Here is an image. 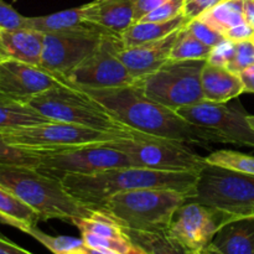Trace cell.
<instances>
[{
  "label": "cell",
  "mask_w": 254,
  "mask_h": 254,
  "mask_svg": "<svg viewBox=\"0 0 254 254\" xmlns=\"http://www.w3.org/2000/svg\"><path fill=\"white\" fill-rule=\"evenodd\" d=\"M84 254H121L118 252H113V251H106V250H96V248L87 247L86 253Z\"/></svg>",
  "instance_id": "cell-43"
},
{
  "label": "cell",
  "mask_w": 254,
  "mask_h": 254,
  "mask_svg": "<svg viewBox=\"0 0 254 254\" xmlns=\"http://www.w3.org/2000/svg\"><path fill=\"white\" fill-rule=\"evenodd\" d=\"M0 235H1V233H0Z\"/></svg>",
  "instance_id": "cell-47"
},
{
  "label": "cell",
  "mask_w": 254,
  "mask_h": 254,
  "mask_svg": "<svg viewBox=\"0 0 254 254\" xmlns=\"http://www.w3.org/2000/svg\"><path fill=\"white\" fill-rule=\"evenodd\" d=\"M191 254H221V253H218V252H216V251L211 250V248L206 247L205 250H201V251H198V252H191Z\"/></svg>",
  "instance_id": "cell-44"
},
{
  "label": "cell",
  "mask_w": 254,
  "mask_h": 254,
  "mask_svg": "<svg viewBox=\"0 0 254 254\" xmlns=\"http://www.w3.org/2000/svg\"><path fill=\"white\" fill-rule=\"evenodd\" d=\"M131 166L129 159L107 143L42 150L37 170L61 180L66 175H86L114 168Z\"/></svg>",
  "instance_id": "cell-11"
},
{
  "label": "cell",
  "mask_w": 254,
  "mask_h": 254,
  "mask_svg": "<svg viewBox=\"0 0 254 254\" xmlns=\"http://www.w3.org/2000/svg\"><path fill=\"white\" fill-rule=\"evenodd\" d=\"M221 1L222 0H184V15L190 21L198 19L201 15Z\"/></svg>",
  "instance_id": "cell-37"
},
{
  "label": "cell",
  "mask_w": 254,
  "mask_h": 254,
  "mask_svg": "<svg viewBox=\"0 0 254 254\" xmlns=\"http://www.w3.org/2000/svg\"><path fill=\"white\" fill-rule=\"evenodd\" d=\"M184 14V0H168L151 10L139 21H166Z\"/></svg>",
  "instance_id": "cell-34"
},
{
  "label": "cell",
  "mask_w": 254,
  "mask_h": 254,
  "mask_svg": "<svg viewBox=\"0 0 254 254\" xmlns=\"http://www.w3.org/2000/svg\"><path fill=\"white\" fill-rule=\"evenodd\" d=\"M201 84L205 101L215 103H227L245 93V87L240 74L230 71L227 67L206 61L201 73Z\"/></svg>",
  "instance_id": "cell-19"
},
{
  "label": "cell",
  "mask_w": 254,
  "mask_h": 254,
  "mask_svg": "<svg viewBox=\"0 0 254 254\" xmlns=\"http://www.w3.org/2000/svg\"><path fill=\"white\" fill-rule=\"evenodd\" d=\"M189 22L190 20L184 14L166 21H136L133 22L119 37L123 47L138 46L164 39L176 30L185 27Z\"/></svg>",
  "instance_id": "cell-21"
},
{
  "label": "cell",
  "mask_w": 254,
  "mask_h": 254,
  "mask_svg": "<svg viewBox=\"0 0 254 254\" xmlns=\"http://www.w3.org/2000/svg\"><path fill=\"white\" fill-rule=\"evenodd\" d=\"M128 254H146L145 252H144L143 250H140L139 247H136V246L133 245V247H131L130 252H129Z\"/></svg>",
  "instance_id": "cell-45"
},
{
  "label": "cell",
  "mask_w": 254,
  "mask_h": 254,
  "mask_svg": "<svg viewBox=\"0 0 254 254\" xmlns=\"http://www.w3.org/2000/svg\"><path fill=\"white\" fill-rule=\"evenodd\" d=\"M228 220L216 208L188 198L174 215L168 235L189 252L205 250Z\"/></svg>",
  "instance_id": "cell-14"
},
{
  "label": "cell",
  "mask_w": 254,
  "mask_h": 254,
  "mask_svg": "<svg viewBox=\"0 0 254 254\" xmlns=\"http://www.w3.org/2000/svg\"><path fill=\"white\" fill-rule=\"evenodd\" d=\"M243 4L245 0H222L201 15L198 19L207 22L213 29L225 35V32L232 27L246 22Z\"/></svg>",
  "instance_id": "cell-26"
},
{
  "label": "cell",
  "mask_w": 254,
  "mask_h": 254,
  "mask_svg": "<svg viewBox=\"0 0 254 254\" xmlns=\"http://www.w3.org/2000/svg\"><path fill=\"white\" fill-rule=\"evenodd\" d=\"M27 16L19 14L10 4L0 0V29H20L26 27Z\"/></svg>",
  "instance_id": "cell-35"
},
{
  "label": "cell",
  "mask_w": 254,
  "mask_h": 254,
  "mask_svg": "<svg viewBox=\"0 0 254 254\" xmlns=\"http://www.w3.org/2000/svg\"><path fill=\"white\" fill-rule=\"evenodd\" d=\"M205 160L211 165L221 166V168L254 176V156L240 153V151L228 150V149L216 150L205 156Z\"/></svg>",
  "instance_id": "cell-29"
},
{
  "label": "cell",
  "mask_w": 254,
  "mask_h": 254,
  "mask_svg": "<svg viewBox=\"0 0 254 254\" xmlns=\"http://www.w3.org/2000/svg\"><path fill=\"white\" fill-rule=\"evenodd\" d=\"M83 6L88 24L118 36L134 22L133 0H93Z\"/></svg>",
  "instance_id": "cell-18"
},
{
  "label": "cell",
  "mask_w": 254,
  "mask_h": 254,
  "mask_svg": "<svg viewBox=\"0 0 254 254\" xmlns=\"http://www.w3.org/2000/svg\"><path fill=\"white\" fill-rule=\"evenodd\" d=\"M0 254H34L0 235Z\"/></svg>",
  "instance_id": "cell-40"
},
{
  "label": "cell",
  "mask_w": 254,
  "mask_h": 254,
  "mask_svg": "<svg viewBox=\"0 0 254 254\" xmlns=\"http://www.w3.org/2000/svg\"><path fill=\"white\" fill-rule=\"evenodd\" d=\"M178 113L193 126L216 131L226 144H238L254 148V130L248 123L245 109L228 103L202 101L178 109Z\"/></svg>",
  "instance_id": "cell-13"
},
{
  "label": "cell",
  "mask_w": 254,
  "mask_h": 254,
  "mask_svg": "<svg viewBox=\"0 0 254 254\" xmlns=\"http://www.w3.org/2000/svg\"><path fill=\"white\" fill-rule=\"evenodd\" d=\"M121 135L123 134L108 133L62 122L0 130V136L6 143L32 150H59L72 146L107 143Z\"/></svg>",
  "instance_id": "cell-10"
},
{
  "label": "cell",
  "mask_w": 254,
  "mask_h": 254,
  "mask_svg": "<svg viewBox=\"0 0 254 254\" xmlns=\"http://www.w3.org/2000/svg\"><path fill=\"white\" fill-rule=\"evenodd\" d=\"M121 37L104 35L98 47L62 77V82L79 89H103L131 86L134 77L118 56Z\"/></svg>",
  "instance_id": "cell-9"
},
{
  "label": "cell",
  "mask_w": 254,
  "mask_h": 254,
  "mask_svg": "<svg viewBox=\"0 0 254 254\" xmlns=\"http://www.w3.org/2000/svg\"><path fill=\"white\" fill-rule=\"evenodd\" d=\"M212 47L207 46L197 39L186 25L181 30L171 51L170 60L188 61V60H208L212 54Z\"/></svg>",
  "instance_id": "cell-28"
},
{
  "label": "cell",
  "mask_w": 254,
  "mask_h": 254,
  "mask_svg": "<svg viewBox=\"0 0 254 254\" xmlns=\"http://www.w3.org/2000/svg\"><path fill=\"white\" fill-rule=\"evenodd\" d=\"M41 156L42 150H32L11 145L0 136V165L37 168L41 161Z\"/></svg>",
  "instance_id": "cell-30"
},
{
  "label": "cell",
  "mask_w": 254,
  "mask_h": 254,
  "mask_svg": "<svg viewBox=\"0 0 254 254\" xmlns=\"http://www.w3.org/2000/svg\"><path fill=\"white\" fill-rule=\"evenodd\" d=\"M188 27L200 41H202L203 44H206L207 46H211L212 49L218 46L221 42H223L226 40L225 36H223L220 31L213 29L211 25L202 21L201 19L191 20L188 24Z\"/></svg>",
  "instance_id": "cell-33"
},
{
  "label": "cell",
  "mask_w": 254,
  "mask_h": 254,
  "mask_svg": "<svg viewBox=\"0 0 254 254\" xmlns=\"http://www.w3.org/2000/svg\"><path fill=\"white\" fill-rule=\"evenodd\" d=\"M183 29L176 30L173 34L156 41L133 47L122 46L119 49V59L134 79L156 71L170 61L173 47Z\"/></svg>",
  "instance_id": "cell-16"
},
{
  "label": "cell",
  "mask_w": 254,
  "mask_h": 254,
  "mask_svg": "<svg viewBox=\"0 0 254 254\" xmlns=\"http://www.w3.org/2000/svg\"><path fill=\"white\" fill-rule=\"evenodd\" d=\"M0 221L21 232L41 221L36 211L0 185Z\"/></svg>",
  "instance_id": "cell-22"
},
{
  "label": "cell",
  "mask_w": 254,
  "mask_h": 254,
  "mask_svg": "<svg viewBox=\"0 0 254 254\" xmlns=\"http://www.w3.org/2000/svg\"><path fill=\"white\" fill-rule=\"evenodd\" d=\"M64 82L39 66L0 60V97L29 103L34 97Z\"/></svg>",
  "instance_id": "cell-15"
},
{
  "label": "cell",
  "mask_w": 254,
  "mask_h": 254,
  "mask_svg": "<svg viewBox=\"0 0 254 254\" xmlns=\"http://www.w3.org/2000/svg\"><path fill=\"white\" fill-rule=\"evenodd\" d=\"M223 36L226 40H230L232 42L250 41V40L254 39V27L247 22H243V24L237 25V26L228 30Z\"/></svg>",
  "instance_id": "cell-38"
},
{
  "label": "cell",
  "mask_w": 254,
  "mask_h": 254,
  "mask_svg": "<svg viewBox=\"0 0 254 254\" xmlns=\"http://www.w3.org/2000/svg\"><path fill=\"white\" fill-rule=\"evenodd\" d=\"M190 198L221 211L228 220L254 216V176L206 163Z\"/></svg>",
  "instance_id": "cell-8"
},
{
  "label": "cell",
  "mask_w": 254,
  "mask_h": 254,
  "mask_svg": "<svg viewBox=\"0 0 254 254\" xmlns=\"http://www.w3.org/2000/svg\"><path fill=\"white\" fill-rule=\"evenodd\" d=\"M0 185L36 211L41 221L56 218L72 223L88 217L94 211L74 200L60 179L36 168L0 165Z\"/></svg>",
  "instance_id": "cell-3"
},
{
  "label": "cell",
  "mask_w": 254,
  "mask_h": 254,
  "mask_svg": "<svg viewBox=\"0 0 254 254\" xmlns=\"http://www.w3.org/2000/svg\"><path fill=\"white\" fill-rule=\"evenodd\" d=\"M189 195L170 189H139L111 196L101 211L124 230L168 232L176 211Z\"/></svg>",
  "instance_id": "cell-4"
},
{
  "label": "cell",
  "mask_w": 254,
  "mask_h": 254,
  "mask_svg": "<svg viewBox=\"0 0 254 254\" xmlns=\"http://www.w3.org/2000/svg\"><path fill=\"white\" fill-rule=\"evenodd\" d=\"M254 64V41L236 42L235 54L228 64L227 68L235 73L240 74L250 66Z\"/></svg>",
  "instance_id": "cell-32"
},
{
  "label": "cell",
  "mask_w": 254,
  "mask_h": 254,
  "mask_svg": "<svg viewBox=\"0 0 254 254\" xmlns=\"http://www.w3.org/2000/svg\"><path fill=\"white\" fill-rule=\"evenodd\" d=\"M107 144L123 153L131 166L138 168L198 173L206 165L205 156L195 153L190 144L135 130L107 141Z\"/></svg>",
  "instance_id": "cell-6"
},
{
  "label": "cell",
  "mask_w": 254,
  "mask_h": 254,
  "mask_svg": "<svg viewBox=\"0 0 254 254\" xmlns=\"http://www.w3.org/2000/svg\"><path fill=\"white\" fill-rule=\"evenodd\" d=\"M245 87V93H254V64L246 68L240 73Z\"/></svg>",
  "instance_id": "cell-41"
},
{
  "label": "cell",
  "mask_w": 254,
  "mask_h": 254,
  "mask_svg": "<svg viewBox=\"0 0 254 254\" xmlns=\"http://www.w3.org/2000/svg\"><path fill=\"white\" fill-rule=\"evenodd\" d=\"M208 248L221 254H254V216L227 221Z\"/></svg>",
  "instance_id": "cell-20"
},
{
  "label": "cell",
  "mask_w": 254,
  "mask_h": 254,
  "mask_svg": "<svg viewBox=\"0 0 254 254\" xmlns=\"http://www.w3.org/2000/svg\"><path fill=\"white\" fill-rule=\"evenodd\" d=\"M32 238L41 243L44 247L54 254H84L87 246L83 238L71 237V236H50L37 228V226L24 231Z\"/></svg>",
  "instance_id": "cell-27"
},
{
  "label": "cell",
  "mask_w": 254,
  "mask_h": 254,
  "mask_svg": "<svg viewBox=\"0 0 254 254\" xmlns=\"http://www.w3.org/2000/svg\"><path fill=\"white\" fill-rule=\"evenodd\" d=\"M44 32L30 27L0 29V60H15L40 66Z\"/></svg>",
  "instance_id": "cell-17"
},
{
  "label": "cell",
  "mask_w": 254,
  "mask_h": 254,
  "mask_svg": "<svg viewBox=\"0 0 254 254\" xmlns=\"http://www.w3.org/2000/svg\"><path fill=\"white\" fill-rule=\"evenodd\" d=\"M29 104L54 122L87 127L108 133L124 134L131 130L87 92L66 83L57 84L37 94Z\"/></svg>",
  "instance_id": "cell-5"
},
{
  "label": "cell",
  "mask_w": 254,
  "mask_h": 254,
  "mask_svg": "<svg viewBox=\"0 0 254 254\" xmlns=\"http://www.w3.org/2000/svg\"><path fill=\"white\" fill-rule=\"evenodd\" d=\"M236 42L230 41V40H225L221 42L218 46L213 47L212 54L208 57L207 61L213 64H218V66L227 67L230 61L232 60L233 54H235Z\"/></svg>",
  "instance_id": "cell-36"
},
{
  "label": "cell",
  "mask_w": 254,
  "mask_h": 254,
  "mask_svg": "<svg viewBox=\"0 0 254 254\" xmlns=\"http://www.w3.org/2000/svg\"><path fill=\"white\" fill-rule=\"evenodd\" d=\"M134 1V22L139 21L148 12L158 7L168 0H133Z\"/></svg>",
  "instance_id": "cell-39"
},
{
  "label": "cell",
  "mask_w": 254,
  "mask_h": 254,
  "mask_svg": "<svg viewBox=\"0 0 254 254\" xmlns=\"http://www.w3.org/2000/svg\"><path fill=\"white\" fill-rule=\"evenodd\" d=\"M107 34L112 32L94 25L44 34V47L39 67L62 81V77L67 72L73 69L98 47Z\"/></svg>",
  "instance_id": "cell-12"
},
{
  "label": "cell",
  "mask_w": 254,
  "mask_h": 254,
  "mask_svg": "<svg viewBox=\"0 0 254 254\" xmlns=\"http://www.w3.org/2000/svg\"><path fill=\"white\" fill-rule=\"evenodd\" d=\"M92 26L84 17V6L73 7V9L62 10L54 14L45 15V16L27 17L26 27L35 29L44 34L47 32L64 31V30L81 29V27Z\"/></svg>",
  "instance_id": "cell-23"
},
{
  "label": "cell",
  "mask_w": 254,
  "mask_h": 254,
  "mask_svg": "<svg viewBox=\"0 0 254 254\" xmlns=\"http://www.w3.org/2000/svg\"><path fill=\"white\" fill-rule=\"evenodd\" d=\"M83 91L131 130L183 141L190 145L205 146L210 143H226L216 131L193 126L185 121L178 111L151 101L133 86Z\"/></svg>",
  "instance_id": "cell-1"
},
{
  "label": "cell",
  "mask_w": 254,
  "mask_h": 254,
  "mask_svg": "<svg viewBox=\"0 0 254 254\" xmlns=\"http://www.w3.org/2000/svg\"><path fill=\"white\" fill-rule=\"evenodd\" d=\"M54 122L32 108L29 103L0 97V130L37 126Z\"/></svg>",
  "instance_id": "cell-24"
},
{
  "label": "cell",
  "mask_w": 254,
  "mask_h": 254,
  "mask_svg": "<svg viewBox=\"0 0 254 254\" xmlns=\"http://www.w3.org/2000/svg\"><path fill=\"white\" fill-rule=\"evenodd\" d=\"M207 60L170 61L156 71L134 79L131 86L141 94L178 111L205 101L201 73Z\"/></svg>",
  "instance_id": "cell-7"
},
{
  "label": "cell",
  "mask_w": 254,
  "mask_h": 254,
  "mask_svg": "<svg viewBox=\"0 0 254 254\" xmlns=\"http://www.w3.org/2000/svg\"><path fill=\"white\" fill-rule=\"evenodd\" d=\"M84 243L87 247L96 248V250H106L118 252L121 254H128L130 252L133 243L127 238H112V237H102V236L93 235V233H81Z\"/></svg>",
  "instance_id": "cell-31"
},
{
  "label": "cell",
  "mask_w": 254,
  "mask_h": 254,
  "mask_svg": "<svg viewBox=\"0 0 254 254\" xmlns=\"http://www.w3.org/2000/svg\"><path fill=\"white\" fill-rule=\"evenodd\" d=\"M247 119H248V123H250V126L252 127L253 130H254V116H250V114H248Z\"/></svg>",
  "instance_id": "cell-46"
},
{
  "label": "cell",
  "mask_w": 254,
  "mask_h": 254,
  "mask_svg": "<svg viewBox=\"0 0 254 254\" xmlns=\"http://www.w3.org/2000/svg\"><path fill=\"white\" fill-rule=\"evenodd\" d=\"M243 12H245L246 22L254 27V0H245Z\"/></svg>",
  "instance_id": "cell-42"
},
{
  "label": "cell",
  "mask_w": 254,
  "mask_h": 254,
  "mask_svg": "<svg viewBox=\"0 0 254 254\" xmlns=\"http://www.w3.org/2000/svg\"><path fill=\"white\" fill-rule=\"evenodd\" d=\"M197 176L198 173L193 171L123 166L86 175H66L61 179V183L74 200L92 210H101L111 196L139 189H170L192 197Z\"/></svg>",
  "instance_id": "cell-2"
},
{
  "label": "cell",
  "mask_w": 254,
  "mask_h": 254,
  "mask_svg": "<svg viewBox=\"0 0 254 254\" xmlns=\"http://www.w3.org/2000/svg\"><path fill=\"white\" fill-rule=\"evenodd\" d=\"M124 230V228H123ZM128 240L146 254H191L166 232L124 230Z\"/></svg>",
  "instance_id": "cell-25"
}]
</instances>
